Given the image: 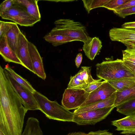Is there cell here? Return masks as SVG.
<instances>
[{
    "mask_svg": "<svg viewBox=\"0 0 135 135\" xmlns=\"http://www.w3.org/2000/svg\"><path fill=\"white\" fill-rule=\"evenodd\" d=\"M117 91L130 88L135 85V77H127L107 81Z\"/></svg>",
    "mask_w": 135,
    "mask_h": 135,
    "instance_id": "44dd1931",
    "label": "cell"
},
{
    "mask_svg": "<svg viewBox=\"0 0 135 135\" xmlns=\"http://www.w3.org/2000/svg\"><path fill=\"white\" fill-rule=\"evenodd\" d=\"M117 111L126 116L135 115V98L117 106Z\"/></svg>",
    "mask_w": 135,
    "mask_h": 135,
    "instance_id": "d4e9b609",
    "label": "cell"
},
{
    "mask_svg": "<svg viewBox=\"0 0 135 135\" xmlns=\"http://www.w3.org/2000/svg\"><path fill=\"white\" fill-rule=\"evenodd\" d=\"M0 16L3 19L12 21L21 26H32L40 21L15 4L0 14Z\"/></svg>",
    "mask_w": 135,
    "mask_h": 135,
    "instance_id": "8992f818",
    "label": "cell"
},
{
    "mask_svg": "<svg viewBox=\"0 0 135 135\" xmlns=\"http://www.w3.org/2000/svg\"><path fill=\"white\" fill-rule=\"evenodd\" d=\"M14 0H6L0 5V14L11 7L14 4Z\"/></svg>",
    "mask_w": 135,
    "mask_h": 135,
    "instance_id": "d6a6232c",
    "label": "cell"
},
{
    "mask_svg": "<svg viewBox=\"0 0 135 135\" xmlns=\"http://www.w3.org/2000/svg\"><path fill=\"white\" fill-rule=\"evenodd\" d=\"M37 0H14V4L36 19L40 21L41 14Z\"/></svg>",
    "mask_w": 135,
    "mask_h": 135,
    "instance_id": "2e32d148",
    "label": "cell"
},
{
    "mask_svg": "<svg viewBox=\"0 0 135 135\" xmlns=\"http://www.w3.org/2000/svg\"><path fill=\"white\" fill-rule=\"evenodd\" d=\"M54 24L55 27L49 32L51 34L69 37L84 43L91 38L86 27L79 22L70 19H61L56 21Z\"/></svg>",
    "mask_w": 135,
    "mask_h": 135,
    "instance_id": "277c9868",
    "label": "cell"
},
{
    "mask_svg": "<svg viewBox=\"0 0 135 135\" xmlns=\"http://www.w3.org/2000/svg\"><path fill=\"white\" fill-rule=\"evenodd\" d=\"M0 54L6 62L22 65L16 54L9 46L6 35L0 38Z\"/></svg>",
    "mask_w": 135,
    "mask_h": 135,
    "instance_id": "9a60e30c",
    "label": "cell"
},
{
    "mask_svg": "<svg viewBox=\"0 0 135 135\" xmlns=\"http://www.w3.org/2000/svg\"><path fill=\"white\" fill-rule=\"evenodd\" d=\"M134 6H135V0H130L128 2L118 7L115 10L119 9Z\"/></svg>",
    "mask_w": 135,
    "mask_h": 135,
    "instance_id": "e575fe53",
    "label": "cell"
},
{
    "mask_svg": "<svg viewBox=\"0 0 135 135\" xmlns=\"http://www.w3.org/2000/svg\"><path fill=\"white\" fill-rule=\"evenodd\" d=\"M101 79H98L97 81L89 84L84 90L87 92L90 93L106 81H102Z\"/></svg>",
    "mask_w": 135,
    "mask_h": 135,
    "instance_id": "1f68e13d",
    "label": "cell"
},
{
    "mask_svg": "<svg viewBox=\"0 0 135 135\" xmlns=\"http://www.w3.org/2000/svg\"><path fill=\"white\" fill-rule=\"evenodd\" d=\"M117 91V90L114 88L106 81L89 93L86 100L80 107L106 99Z\"/></svg>",
    "mask_w": 135,
    "mask_h": 135,
    "instance_id": "30bf717a",
    "label": "cell"
},
{
    "mask_svg": "<svg viewBox=\"0 0 135 135\" xmlns=\"http://www.w3.org/2000/svg\"><path fill=\"white\" fill-rule=\"evenodd\" d=\"M130 0H109L103 7L113 11L118 7L128 2Z\"/></svg>",
    "mask_w": 135,
    "mask_h": 135,
    "instance_id": "f1b7e54d",
    "label": "cell"
},
{
    "mask_svg": "<svg viewBox=\"0 0 135 135\" xmlns=\"http://www.w3.org/2000/svg\"><path fill=\"white\" fill-rule=\"evenodd\" d=\"M21 135H43L38 119L32 117L28 118Z\"/></svg>",
    "mask_w": 135,
    "mask_h": 135,
    "instance_id": "d6986e66",
    "label": "cell"
},
{
    "mask_svg": "<svg viewBox=\"0 0 135 135\" xmlns=\"http://www.w3.org/2000/svg\"><path fill=\"white\" fill-rule=\"evenodd\" d=\"M96 67L97 77L107 81L135 77V74L125 64L122 59L104 61L97 64Z\"/></svg>",
    "mask_w": 135,
    "mask_h": 135,
    "instance_id": "7a4b0ae2",
    "label": "cell"
},
{
    "mask_svg": "<svg viewBox=\"0 0 135 135\" xmlns=\"http://www.w3.org/2000/svg\"><path fill=\"white\" fill-rule=\"evenodd\" d=\"M113 11L120 17L124 18L128 16L135 14V6Z\"/></svg>",
    "mask_w": 135,
    "mask_h": 135,
    "instance_id": "f546056e",
    "label": "cell"
},
{
    "mask_svg": "<svg viewBox=\"0 0 135 135\" xmlns=\"http://www.w3.org/2000/svg\"><path fill=\"white\" fill-rule=\"evenodd\" d=\"M67 88L84 89L88 85L85 83L79 80L74 76H71Z\"/></svg>",
    "mask_w": 135,
    "mask_h": 135,
    "instance_id": "4316f807",
    "label": "cell"
},
{
    "mask_svg": "<svg viewBox=\"0 0 135 135\" xmlns=\"http://www.w3.org/2000/svg\"><path fill=\"white\" fill-rule=\"evenodd\" d=\"M89 93L84 89L67 88L63 94L62 105L69 110L78 109L85 102Z\"/></svg>",
    "mask_w": 135,
    "mask_h": 135,
    "instance_id": "52a82bcc",
    "label": "cell"
},
{
    "mask_svg": "<svg viewBox=\"0 0 135 135\" xmlns=\"http://www.w3.org/2000/svg\"><path fill=\"white\" fill-rule=\"evenodd\" d=\"M91 66H82L79 72L74 76L81 81L86 83L89 85L97 81L93 79L91 75Z\"/></svg>",
    "mask_w": 135,
    "mask_h": 135,
    "instance_id": "cb8c5ba5",
    "label": "cell"
},
{
    "mask_svg": "<svg viewBox=\"0 0 135 135\" xmlns=\"http://www.w3.org/2000/svg\"><path fill=\"white\" fill-rule=\"evenodd\" d=\"M116 97V91L108 98L86 106L80 107L73 112L76 114L88 111L112 106L114 105Z\"/></svg>",
    "mask_w": 135,
    "mask_h": 135,
    "instance_id": "e0dca14e",
    "label": "cell"
},
{
    "mask_svg": "<svg viewBox=\"0 0 135 135\" xmlns=\"http://www.w3.org/2000/svg\"><path fill=\"white\" fill-rule=\"evenodd\" d=\"M0 135H5L0 130Z\"/></svg>",
    "mask_w": 135,
    "mask_h": 135,
    "instance_id": "ab89813d",
    "label": "cell"
},
{
    "mask_svg": "<svg viewBox=\"0 0 135 135\" xmlns=\"http://www.w3.org/2000/svg\"><path fill=\"white\" fill-rule=\"evenodd\" d=\"M28 41L21 32L20 34L16 55L22 63V65L33 73L28 47Z\"/></svg>",
    "mask_w": 135,
    "mask_h": 135,
    "instance_id": "7c38bea8",
    "label": "cell"
},
{
    "mask_svg": "<svg viewBox=\"0 0 135 135\" xmlns=\"http://www.w3.org/2000/svg\"><path fill=\"white\" fill-rule=\"evenodd\" d=\"M39 110L50 119L63 122H72L74 113L55 100L51 101L36 91L33 93Z\"/></svg>",
    "mask_w": 135,
    "mask_h": 135,
    "instance_id": "3957f363",
    "label": "cell"
},
{
    "mask_svg": "<svg viewBox=\"0 0 135 135\" xmlns=\"http://www.w3.org/2000/svg\"><path fill=\"white\" fill-rule=\"evenodd\" d=\"M100 130L96 131H90L88 133L78 132L70 133L67 135H95L99 133Z\"/></svg>",
    "mask_w": 135,
    "mask_h": 135,
    "instance_id": "836d02e7",
    "label": "cell"
},
{
    "mask_svg": "<svg viewBox=\"0 0 135 135\" xmlns=\"http://www.w3.org/2000/svg\"><path fill=\"white\" fill-rule=\"evenodd\" d=\"M12 22L0 21V38L5 36L10 28Z\"/></svg>",
    "mask_w": 135,
    "mask_h": 135,
    "instance_id": "4dcf8cb0",
    "label": "cell"
},
{
    "mask_svg": "<svg viewBox=\"0 0 135 135\" xmlns=\"http://www.w3.org/2000/svg\"><path fill=\"white\" fill-rule=\"evenodd\" d=\"M135 98V85L126 89L116 91V97L114 105L117 106L123 103Z\"/></svg>",
    "mask_w": 135,
    "mask_h": 135,
    "instance_id": "ffe728a7",
    "label": "cell"
},
{
    "mask_svg": "<svg viewBox=\"0 0 135 135\" xmlns=\"http://www.w3.org/2000/svg\"><path fill=\"white\" fill-rule=\"evenodd\" d=\"M125 64L135 74V66L131 64L129 61H123Z\"/></svg>",
    "mask_w": 135,
    "mask_h": 135,
    "instance_id": "74e56055",
    "label": "cell"
},
{
    "mask_svg": "<svg viewBox=\"0 0 135 135\" xmlns=\"http://www.w3.org/2000/svg\"><path fill=\"white\" fill-rule=\"evenodd\" d=\"M122 60L135 63V48H128L122 51Z\"/></svg>",
    "mask_w": 135,
    "mask_h": 135,
    "instance_id": "83f0119b",
    "label": "cell"
},
{
    "mask_svg": "<svg viewBox=\"0 0 135 135\" xmlns=\"http://www.w3.org/2000/svg\"><path fill=\"white\" fill-rule=\"evenodd\" d=\"M109 0H83L84 8L88 13L93 9L99 7H103Z\"/></svg>",
    "mask_w": 135,
    "mask_h": 135,
    "instance_id": "484cf974",
    "label": "cell"
},
{
    "mask_svg": "<svg viewBox=\"0 0 135 135\" xmlns=\"http://www.w3.org/2000/svg\"><path fill=\"white\" fill-rule=\"evenodd\" d=\"M112 124L116 127V130L122 131L121 134L135 135V115L127 116L121 119L112 121Z\"/></svg>",
    "mask_w": 135,
    "mask_h": 135,
    "instance_id": "4fadbf2b",
    "label": "cell"
},
{
    "mask_svg": "<svg viewBox=\"0 0 135 135\" xmlns=\"http://www.w3.org/2000/svg\"><path fill=\"white\" fill-rule=\"evenodd\" d=\"M82 55L81 53H78L76 55L75 59V62L77 68H78L82 62Z\"/></svg>",
    "mask_w": 135,
    "mask_h": 135,
    "instance_id": "8d00e7d4",
    "label": "cell"
},
{
    "mask_svg": "<svg viewBox=\"0 0 135 135\" xmlns=\"http://www.w3.org/2000/svg\"><path fill=\"white\" fill-rule=\"evenodd\" d=\"M21 32L17 24L12 22L10 28L5 35L9 46L16 54L19 37Z\"/></svg>",
    "mask_w": 135,
    "mask_h": 135,
    "instance_id": "ac0fdd59",
    "label": "cell"
},
{
    "mask_svg": "<svg viewBox=\"0 0 135 135\" xmlns=\"http://www.w3.org/2000/svg\"><path fill=\"white\" fill-rule=\"evenodd\" d=\"M95 135H113V134L108 131V130H100L98 133Z\"/></svg>",
    "mask_w": 135,
    "mask_h": 135,
    "instance_id": "f35d334b",
    "label": "cell"
},
{
    "mask_svg": "<svg viewBox=\"0 0 135 135\" xmlns=\"http://www.w3.org/2000/svg\"><path fill=\"white\" fill-rule=\"evenodd\" d=\"M28 47L33 73L43 80L46 78L44 68L42 60L36 46L28 41Z\"/></svg>",
    "mask_w": 135,
    "mask_h": 135,
    "instance_id": "8fae6325",
    "label": "cell"
},
{
    "mask_svg": "<svg viewBox=\"0 0 135 135\" xmlns=\"http://www.w3.org/2000/svg\"><path fill=\"white\" fill-rule=\"evenodd\" d=\"M121 27L124 28L135 29V21L124 23Z\"/></svg>",
    "mask_w": 135,
    "mask_h": 135,
    "instance_id": "d590c367",
    "label": "cell"
},
{
    "mask_svg": "<svg viewBox=\"0 0 135 135\" xmlns=\"http://www.w3.org/2000/svg\"><path fill=\"white\" fill-rule=\"evenodd\" d=\"M44 38L46 41L51 44L54 47L76 41L69 37L59 35H53L49 32L44 36Z\"/></svg>",
    "mask_w": 135,
    "mask_h": 135,
    "instance_id": "7402d4cb",
    "label": "cell"
},
{
    "mask_svg": "<svg viewBox=\"0 0 135 135\" xmlns=\"http://www.w3.org/2000/svg\"><path fill=\"white\" fill-rule=\"evenodd\" d=\"M115 107L114 105L74 114L72 122L79 125H94L105 119Z\"/></svg>",
    "mask_w": 135,
    "mask_h": 135,
    "instance_id": "5b68a950",
    "label": "cell"
},
{
    "mask_svg": "<svg viewBox=\"0 0 135 135\" xmlns=\"http://www.w3.org/2000/svg\"><path fill=\"white\" fill-rule=\"evenodd\" d=\"M28 110L0 66V130L5 135H21Z\"/></svg>",
    "mask_w": 135,
    "mask_h": 135,
    "instance_id": "6da1fadb",
    "label": "cell"
},
{
    "mask_svg": "<svg viewBox=\"0 0 135 135\" xmlns=\"http://www.w3.org/2000/svg\"><path fill=\"white\" fill-rule=\"evenodd\" d=\"M102 45L101 40L98 37L91 38L85 43L82 47L85 55L91 60H93L96 56L100 52Z\"/></svg>",
    "mask_w": 135,
    "mask_h": 135,
    "instance_id": "5bb4252c",
    "label": "cell"
},
{
    "mask_svg": "<svg viewBox=\"0 0 135 135\" xmlns=\"http://www.w3.org/2000/svg\"><path fill=\"white\" fill-rule=\"evenodd\" d=\"M4 69L18 83L33 93L36 91L27 81L17 74L8 65H6Z\"/></svg>",
    "mask_w": 135,
    "mask_h": 135,
    "instance_id": "603a6c76",
    "label": "cell"
},
{
    "mask_svg": "<svg viewBox=\"0 0 135 135\" xmlns=\"http://www.w3.org/2000/svg\"><path fill=\"white\" fill-rule=\"evenodd\" d=\"M109 34L112 41L121 42L127 48H135V29L113 27Z\"/></svg>",
    "mask_w": 135,
    "mask_h": 135,
    "instance_id": "9c48e42d",
    "label": "cell"
},
{
    "mask_svg": "<svg viewBox=\"0 0 135 135\" xmlns=\"http://www.w3.org/2000/svg\"><path fill=\"white\" fill-rule=\"evenodd\" d=\"M5 71L12 87L20 98L25 108L27 110H39L33 93L18 83L6 71Z\"/></svg>",
    "mask_w": 135,
    "mask_h": 135,
    "instance_id": "ba28073f",
    "label": "cell"
}]
</instances>
